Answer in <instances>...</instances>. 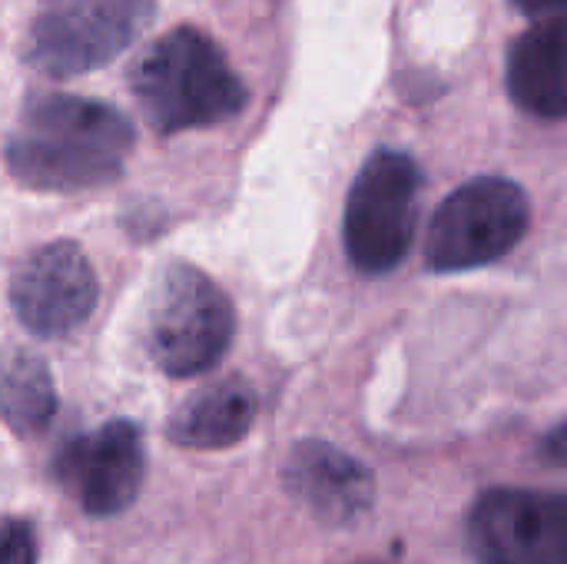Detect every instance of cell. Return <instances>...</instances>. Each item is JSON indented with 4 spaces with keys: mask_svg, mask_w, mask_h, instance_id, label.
Listing matches in <instances>:
<instances>
[{
    "mask_svg": "<svg viewBox=\"0 0 567 564\" xmlns=\"http://www.w3.org/2000/svg\"><path fill=\"white\" fill-rule=\"evenodd\" d=\"M136 130L103 100L50 93L33 96L7 143V170L40 193L96 189L123 176Z\"/></svg>",
    "mask_w": 567,
    "mask_h": 564,
    "instance_id": "obj_1",
    "label": "cell"
},
{
    "mask_svg": "<svg viewBox=\"0 0 567 564\" xmlns=\"http://www.w3.org/2000/svg\"><path fill=\"white\" fill-rule=\"evenodd\" d=\"M130 86L140 113L163 136L219 126L249 100L219 43L196 27L163 33L133 66Z\"/></svg>",
    "mask_w": 567,
    "mask_h": 564,
    "instance_id": "obj_2",
    "label": "cell"
},
{
    "mask_svg": "<svg viewBox=\"0 0 567 564\" xmlns=\"http://www.w3.org/2000/svg\"><path fill=\"white\" fill-rule=\"evenodd\" d=\"M236 312L229 296L196 266L169 263L153 286L143 316L150 362L169 379L216 369L229 352Z\"/></svg>",
    "mask_w": 567,
    "mask_h": 564,
    "instance_id": "obj_3",
    "label": "cell"
},
{
    "mask_svg": "<svg viewBox=\"0 0 567 564\" xmlns=\"http://www.w3.org/2000/svg\"><path fill=\"white\" fill-rule=\"evenodd\" d=\"M153 0H43L27 33V60L53 80L113 63L150 23Z\"/></svg>",
    "mask_w": 567,
    "mask_h": 564,
    "instance_id": "obj_4",
    "label": "cell"
},
{
    "mask_svg": "<svg viewBox=\"0 0 567 564\" xmlns=\"http://www.w3.org/2000/svg\"><path fill=\"white\" fill-rule=\"evenodd\" d=\"M422 173L409 153L379 150L359 170L346 203V253L362 273L395 269L412 239L419 219Z\"/></svg>",
    "mask_w": 567,
    "mask_h": 564,
    "instance_id": "obj_5",
    "label": "cell"
},
{
    "mask_svg": "<svg viewBox=\"0 0 567 564\" xmlns=\"http://www.w3.org/2000/svg\"><path fill=\"white\" fill-rule=\"evenodd\" d=\"M532 206L518 183L482 176L458 186L432 216L425 263L435 273H462L512 253L528 233Z\"/></svg>",
    "mask_w": 567,
    "mask_h": 564,
    "instance_id": "obj_6",
    "label": "cell"
},
{
    "mask_svg": "<svg viewBox=\"0 0 567 564\" xmlns=\"http://www.w3.org/2000/svg\"><path fill=\"white\" fill-rule=\"evenodd\" d=\"M468 542L482 564H567V495L485 492L472 509Z\"/></svg>",
    "mask_w": 567,
    "mask_h": 564,
    "instance_id": "obj_7",
    "label": "cell"
},
{
    "mask_svg": "<svg viewBox=\"0 0 567 564\" xmlns=\"http://www.w3.org/2000/svg\"><path fill=\"white\" fill-rule=\"evenodd\" d=\"M96 296L93 263L70 239L33 249L10 279V306L37 339H60L83 326L96 309Z\"/></svg>",
    "mask_w": 567,
    "mask_h": 564,
    "instance_id": "obj_8",
    "label": "cell"
},
{
    "mask_svg": "<svg viewBox=\"0 0 567 564\" xmlns=\"http://www.w3.org/2000/svg\"><path fill=\"white\" fill-rule=\"evenodd\" d=\"M56 479L93 519L126 512L146 479V445L133 422H106L103 429L63 445Z\"/></svg>",
    "mask_w": 567,
    "mask_h": 564,
    "instance_id": "obj_9",
    "label": "cell"
},
{
    "mask_svg": "<svg viewBox=\"0 0 567 564\" xmlns=\"http://www.w3.org/2000/svg\"><path fill=\"white\" fill-rule=\"evenodd\" d=\"M286 492L322 525H355L375 502L372 472L329 442H299L282 469Z\"/></svg>",
    "mask_w": 567,
    "mask_h": 564,
    "instance_id": "obj_10",
    "label": "cell"
},
{
    "mask_svg": "<svg viewBox=\"0 0 567 564\" xmlns=\"http://www.w3.org/2000/svg\"><path fill=\"white\" fill-rule=\"evenodd\" d=\"M508 93L538 120H567V23L545 17L508 50Z\"/></svg>",
    "mask_w": 567,
    "mask_h": 564,
    "instance_id": "obj_11",
    "label": "cell"
},
{
    "mask_svg": "<svg viewBox=\"0 0 567 564\" xmlns=\"http://www.w3.org/2000/svg\"><path fill=\"white\" fill-rule=\"evenodd\" d=\"M259 416V396L243 376H226L193 392L169 419L166 439L179 449L219 452L243 442Z\"/></svg>",
    "mask_w": 567,
    "mask_h": 564,
    "instance_id": "obj_12",
    "label": "cell"
},
{
    "mask_svg": "<svg viewBox=\"0 0 567 564\" xmlns=\"http://www.w3.org/2000/svg\"><path fill=\"white\" fill-rule=\"evenodd\" d=\"M56 416V386L47 362L33 352L10 349L0 356V419L20 435H40Z\"/></svg>",
    "mask_w": 567,
    "mask_h": 564,
    "instance_id": "obj_13",
    "label": "cell"
},
{
    "mask_svg": "<svg viewBox=\"0 0 567 564\" xmlns=\"http://www.w3.org/2000/svg\"><path fill=\"white\" fill-rule=\"evenodd\" d=\"M0 564H37V539L30 522L0 525Z\"/></svg>",
    "mask_w": 567,
    "mask_h": 564,
    "instance_id": "obj_14",
    "label": "cell"
},
{
    "mask_svg": "<svg viewBox=\"0 0 567 564\" xmlns=\"http://www.w3.org/2000/svg\"><path fill=\"white\" fill-rule=\"evenodd\" d=\"M542 462H548V465H555V469H565L567 472V419L565 422H558L548 435H545V442H542Z\"/></svg>",
    "mask_w": 567,
    "mask_h": 564,
    "instance_id": "obj_15",
    "label": "cell"
},
{
    "mask_svg": "<svg viewBox=\"0 0 567 564\" xmlns=\"http://www.w3.org/2000/svg\"><path fill=\"white\" fill-rule=\"evenodd\" d=\"M512 3H518L522 10L538 13V17H551V13L567 10V0H512Z\"/></svg>",
    "mask_w": 567,
    "mask_h": 564,
    "instance_id": "obj_16",
    "label": "cell"
}]
</instances>
